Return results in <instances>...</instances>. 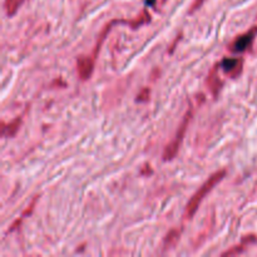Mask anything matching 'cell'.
Instances as JSON below:
<instances>
[{
  "mask_svg": "<svg viewBox=\"0 0 257 257\" xmlns=\"http://www.w3.org/2000/svg\"><path fill=\"white\" fill-rule=\"evenodd\" d=\"M225 177H226V170L217 171V172L209 176L208 180L197 189V192L188 201L186 209H184V220H192L195 213L197 212L198 207H200L201 202L205 200V197L211 192L212 189L215 188L216 184L220 183Z\"/></svg>",
  "mask_w": 257,
  "mask_h": 257,
  "instance_id": "cell-1",
  "label": "cell"
},
{
  "mask_svg": "<svg viewBox=\"0 0 257 257\" xmlns=\"http://www.w3.org/2000/svg\"><path fill=\"white\" fill-rule=\"evenodd\" d=\"M191 118H192V109H189L186 113V116H184L183 121H182L181 126H180V128H178V130H177L176 138L173 139V141H171L170 143L167 144L166 148H164L163 157H162L164 162L172 161V159H175L176 155H177L178 151H180V147H181L182 141H183L184 133H186L187 127H188V123H189V121H191Z\"/></svg>",
  "mask_w": 257,
  "mask_h": 257,
  "instance_id": "cell-2",
  "label": "cell"
},
{
  "mask_svg": "<svg viewBox=\"0 0 257 257\" xmlns=\"http://www.w3.org/2000/svg\"><path fill=\"white\" fill-rule=\"evenodd\" d=\"M256 34L257 26H255V28L250 29L245 34L238 35V37L232 42V44H230V51H231L232 53H242V51H247V49L251 47Z\"/></svg>",
  "mask_w": 257,
  "mask_h": 257,
  "instance_id": "cell-3",
  "label": "cell"
},
{
  "mask_svg": "<svg viewBox=\"0 0 257 257\" xmlns=\"http://www.w3.org/2000/svg\"><path fill=\"white\" fill-rule=\"evenodd\" d=\"M94 57L83 55L77 59V72L82 80H88L92 77L94 71Z\"/></svg>",
  "mask_w": 257,
  "mask_h": 257,
  "instance_id": "cell-4",
  "label": "cell"
},
{
  "mask_svg": "<svg viewBox=\"0 0 257 257\" xmlns=\"http://www.w3.org/2000/svg\"><path fill=\"white\" fill-rule=\"evenodd\" d=\"M243 60L241 58H225L221 62V68L225 74L231 78H236L242 73Z\"/></svg>",
  "mask_w": 257,
  "mask_h": 257,
  "instance_id": "cell-5",
  "label": "cell"
},
{
  "mask_svg": "<svg viewBox=\"0 0 257 257\" xmlns=\"http://www.w3.org/2000/svg\"><path fill=\"white\" fill-rule=\"evenodd\" d=\"M23 122V117L20 116L18 118H15L14 121H12L9 125H5V123H1V136L3 137H14L15 134L19 130L20 125Z\"/></svg>",
  "mask_w": 257,
  "mask_h": 257,
  "instance_id": "cell-6",
  "label": "cell"
},
{
  "mask_svg": "<svg viewBox=\"0 0 257 257\" xmlns=\"http://www.w3.org/2000/svg\"><path fill=\"white\" fill-rule=\"evenodd\" d=\"M217 71H218V67H217V65H216L215 68H213L211 72H209L208 78H207V85H208L209 91H211L212 93L215 94V96H217L218 91H220V89H221V85L223 84L222 80H221L220 78H218Z\"/></svg>",
  "mask_w": 257,
  "mask_h": 257,
  "instance_id": "cell-7",
  "label": "cell"
},
{
  "mask_svg": "<svg viewBox=\"0 0 257 257\" xmlns=\"http://www.w3.org/2000/svg\"><path fill=\"white\" fill-rule=\"evenodd\" d=\"M180 230H171L168 233L166 234V237L163 240V251H168V250L175 249L177 245L178 240H180Z\"/></svg>",
  "mask_w": 257,
  "mask_h": 257,
  "instance_id": "cell-8",
  "label": "cell"
},
{
  "mask_svg": "<svg viewBox=\"0 0 257 257\" xmlns=\"http://www.w3.org/2000/svg\"><path fill=\"white\" fill-rule=\"evenodd\" d=\"M151 22V17L147 13V10H144L142 13V15H139V18H137L136 20H130V22H126L127 24H129L132 29H137L138 26H143V24H148Z\"/></svg>",
  "mask_w": 257,
  "mask_h": 257,
  "instance_id": "cell-9",
  "label": "cell"
},
{
  "mask_svg": "<svg viewBox=\"0 0 257 257\" xmlns=\"http://www.w3.org/2000/svg\"><path fill=\"white\" fill-rule=\"evenodd\" d=\"M26 0H5V10L8 17H13Z\"/></svg>",
  "mask_w": 257,
  "mask_h": 257,
  "instance_id": "cell-10",
  "label": "cell"
},
{
  "mask_svg": "<svg viewBox=\"0 0 257 257\" xmlns=\"http://www.w3.org/2000/svg\"><path fill=\"white\" fill-rule=\"evenodd\" d=\"M246 245H247V242L242 241V243H240V245L233 246V247L229 249L227 251L222 252V256H236V255L242 254V252H245L246 250Z\"/></svg>",
  "mask_w": 257,
  "mask_h": 257,
  "instance_id": "cell-11",
  "label": "cell"
},
{
  "mask_svg": "<svg viewBox=\"0 0 257 257\" xmlns=\"http://www.w3.org/2000/svg\"><path fill=\"white\" fill-rule=\"evenodd\" d=\"M150 96H151V91L150 88H144V89H142L141 93L137 96V102H148L150 101Z\"/></svg>",
  "mask_w": 257,
  "mask_h": 257,
  "instance_id": "cell-12",
  "label": "cell"
},
{
  "mask_svg": "<svg viewBox=\"0 0 257 257\" xmlns=\"http://www.w3.org/2000/svg\"><path fill=\"white\" fill-rule=\"evenodd\" d=\"M205 3V0H195V3L192 4V8L189 9V13H195L197 9L201 8V5Z\"/></svg>",
  "mask_w": 257,
  "mask_h": 257,
  "instance_id": "cell-13",
  "label": "cell"
}]
</instances>
